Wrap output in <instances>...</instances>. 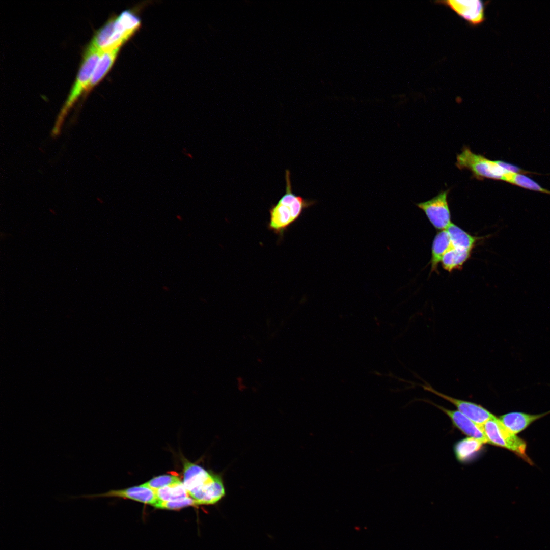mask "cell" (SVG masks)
Listing matches in <instances>:
<instances>
[{
	"mask_svg": "<svg viewBox=\"0 0 550 550\" xmlns=\"http://www.w3.org/2000/svg\"><path fill=\"white\" fill-rule=\"evenodd\" d=\"M176 217L180 221H181L182 220V218L181 216H180V215H178L176 216Z\"/></svg>",
	"mask_w": 550,
	"mask_h": 550,
	"instance_id": "cell-21",
	"label": "cell"
},
{
	"mask_svg": "<svg viewBox=\"0 0 550 550\" xmlns=\"http://www.w3.org/2000/svg\"><path fill=\"white\" fill-rule=\"evenodd\" d=\"M435 3L450 9L470 26L477 27L486 20L485 9L489 2L481 0H447L436 1Z\"/></svg>",
	"mask_w": 550,
	"mask_h": 550,
	"instance_id": "cell-6",
	"label": "cell"
},
{
	"mask_svg": "<svg viewBox=\"0 0 550 550\" xmlns=\"http://www.w3.org/2000/svg\"><path fill=\"white\" fill-rule=\"evenodd\" d=\"M183 483L197 505L214 504L225 495L219 475L186 459L183 461Z\"/></svg>",
	"mask_w": 550,
	"mask_h": 550,
	"instance_id": "cell-1",
	"label": "cell"
},
{
	"mask_svg": "<svg viewBox=\"0 0 550 550\" xmlns=\"http://www.w3.org/2000/svg\"><path fill=\"white\" fill-rule=\"evenodd\" d=\"M510 183L526 189L550 194V191L542 188L537 182L521 173L515 174Z\"/></svg>",
	"mask_w": 550,
	"mask_h": 550,
	"instance_id": "cell-18",
	"label": "cell"
},
{
	"mask_svg": "<svg viewBox=\"0 0 550 550\" xmlns=\"http://www.w3.org/2000/svg\"><path fill=\"white\" fill-rule=\"evenodd\" d=\"M196 505L195 501L192 498L189 497L185 499L171 501H160L158 500L153 506L156 508L161 509L177 510L187 506Z\"/></svg>",
	"mask_w": 550,
	"mask_h": 550,
	"instance_id": "cell-19",
	"label": "cell"
},
{
	"mask_svg": "<svg viewBox=\"0 0 550 550\" xmlns=\"http://www.w3.org/2000/svg\"><path fill=\"white\" fill-rule=\"evenodd\" d=\"M550 414V410L538 414L512 411L499 418L503 424L511 432L517 434L527 428L535 421Z\"/></svg>",
	"mask_w": 550,
	"mask_h": 550,
	"instance_id": "cell-11",
	"label": "cell"
},
{
	"mask_svg": "<svg viewBox=\"0 0 550 550\" xmlns=\"http://www.w3.org/2000/svg\"><path fill=\"white\" fill-rule=\"evenodd\" d=\"M449 190L443 191L432 199L417 204L434 228L444 230L451 224L447 200Z\"/></svg>",
	"mask_w": 550,
	"mask_h": 550,
	"instance_id": "cell-7",
	"label": "cell"
},
{
	"mask_svg": "<svg viewBox=\"0 0 550 550\" xmlns=\"http://www.w3.org/2000/svg\"><path fill=\"white\" fill-rule=\"evenodd\" d=\"M442 410L451 420L453 424L468 437L480 440L484 444L487 443L482 425H479L458 410L448 409L429 400H423Z\"/></svg>",
	"mask_w": 550,
	"mask_h": 550,
	"instance_id": "cell-10",
	"label": "cell"
},
{
	"mask_svg": "<svg viewBox=\"0 0 550 550\" xmlns=\"http://www.w3.org/2000/svg\"><path fill=\"white\" fill-rule=\"evenodd\" d=\"M71 499L85 498L94 499L97 498L117 497L127 498L154 506L158 501L155 491L144 484L140 486L120 490H111L106 492L70 496Z\"/></svg>",
	"mask_w": 550,
	"mask_h": 550,
	"instance_id": "cell-9",
	"label": "cell"
},
{
	"mask_svg": "<svg viewBox=\"0 0 550 550\" xmlns=\"http://www.w3.org/2000/svg\"><path fill=\"white\" fill-rule=\"evenodd\" d=\"M452 246L446 230H442L435 236L432 245L431 271H436L445 253Z\"/></svg>",
	"mask_w": 550,
	"mask_h": 550,
	"instance_id": "cell-14",
	"label": "cell"
},
{
	"mask_svg": "<svg viewBox=\"0 0 550 550\" xmlns=\"http://www.w3.org/2000/svg\"><path fill=\"white\" fill-rule=\"evenodd\" d=\"M420 386L424 390L432 393L450 402L457 408L458 411L479 425H483L488 420L496 417L495 415L482 406L474 402L448 396L436 390L426 382L423 384H420Z\"/></svg>",
	"mask_w": 550,
	"mask_h": 550,
	"instance_id": "cell-8",
	"label": "cell"
},
{
	"mask_svg": "<svg viewBox=\"0 0 550 550\" xmlns=\"http://www.w3.org/2000/svg\"><path fill=\"white\" fill-rule=\"evenodd\" d=\"M119 49L117 48L102 51L86 91L89 92L103 78L113 64Z\"/></svg>",
	"mask_w": 550,
	"mask_h": 550,
	"instance_id": "cell-12",
	"label": "cell"
},
{
	"mask_svg": "<svg viewBox=\"0 0 550 550\" xmlns=\"http://www.w3.org/2000/svg\"><path fill=\"white\" fill-rule=\"evenodd\" d=\"M162 288H163V289H164L166 291H168L169 289V288L167 286H163L162 287Z\"/></svg>",
	"mask_w": 550,
	"mask_h": 550,
	"instance_id": "cell-22",
	"label": "cell"
},
{
	"mask_svg": "<svg viewBox=\"0 0 550 550\" xmlns=\"http://www.w3.org/2000/svg\"><path fill=\"white\" fill-rule=\"evenodd\" d=\"M285 194L269 210V220L267 228L280 237L301 215L303 211L315 204L316 201L304 198L293 192L290 172L285 171Z\"/></svg>",
	"mask_w": 550,
	"mask_h": 550,
	"instance_id": "cell-2",
	"label": "cell"
},
{
	"mask_svg": "<svg viewBox=\"0 0 550 550\" xmlns=\"http://www.w3.org/2000/svg\"><path fill=\"white\" fill-rule=\"evenodd\" d=\"M487 443L506 449L522 459L529 464L534 462L527 454V443L509 431L499 418L488 420L482 425Z\"/></svg>",
	"mask_w": 550,
	"mask_h": 550,
	"instance_id": "cell-4",
	"label": "cell"
},
{
	"mask_svg": "<svg viewBox=\"0 0 550 550\" xmlns=\"http://www.w3.org/2000/svg\"><path fill=\"white\" fill-rule=\"evenodd\" d=\"M102 51L89 44L85 50L77 77L66 102L58 117L53 130L58 134L63 120L67 113L84 91H86L96 65Z\"/></svg>",
	"mask_w": 550,
	"mask_h": 550,
	"instance_id": "cell-5",
	"label": "cell"
},
{
	"mask_svg": "<svg viewBox=\"0 0 550 550\" xmlns=\"http://www.w3.org/2000/svg\"><path fill=\"white\" fill-rule=\"evenodd\" d=\"M180 481V478L176 475H163L154 477L144 484L156 490Z\"/></svg>",
	"mask_w": 550,
	"mask_h": 550,
	"instance_id": "cell-20",
	"label": "cell"
},
{
	"mask_svg": "<svg viewBox=\"0 0 550 550\" xmlns=\"http://www.w3.org/2000/svg\"><path fill=\"white\" fill-rule=\"evenodd\" d=\"M471 252V251L455 248L452 246L442 258L443 267L449 272L460 268L469 259Z\"/></svg>",
	"mask_w": 550,
	"mask_h": 550,
	"instance_id": "cell-16",
	"label": "cell"
},
{
	"mask_svg": "<svg viewBox=\"0 0 550 550\" xmlns=\"http://www.w3.org/2000/svg\"><path fill=\"white\" fill-rule=\"evenodd\" d=\"M484 444L480 440L471 437L458 441L454 446V452L458 460L465 462L472 458Z\"/></svg>",
	"mask_w": 550,
	"mask_h": 550,
	"instance_id": "cell-15",
	"label": "cell"
},
{
	"mask_svg": "<svg viewBox=\"0 0 550 550\" xmlns=\"http://www.w3.org/2000/svg\"><path fill=\"white\" fill-rule=\"evenodd\" d=\"M446 230L449 235L452 246L455 248L471 251L480 239L470 235L452 223Z\"/></svg>",
	"mask_w": 550,
	"mask_h": 550,
	"instance_id": "cell-13",
	"label": "cell"
},
{
	"mask_svg": "<svg viewBox=\"0 0 550 550\" xmlns=\"http://www.w3.org/2000/svg\"><path fill=\"white\" fill-rule=\"evenodd\" d=\"M456 166L460 169H468L474 177L479 180L488 178L509 183L515 174L506 170L500 161L489 160L474 153L468 147H464L457 156Z\"/></svg>",
	"mask_w": 550,
	"mask_h": 550,
	"instance_id": "cell-3",
	"label": "cell"
},
{
	"mask_svg": "<svg viewBox=\"0 0 550 550\" xmlns=\"http://www.w3.org/2000/svg\"><path fill=\"white\" fill-rule=\"evenodd\" d=\"M158 500L171 501L189 497L188 492L181 481L155 490Z\"/></svg>",
	"mask_w": 550,
	"mask_h": 550,
	"instance_id": "cell-17",
	"label": "cell"
}]
</instances>
